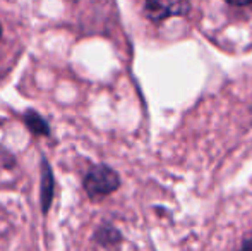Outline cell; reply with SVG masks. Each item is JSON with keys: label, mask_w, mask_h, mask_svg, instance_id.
Listing matches in <instances>:
<instances>
[{"label": "cell", "mask_w": 252, "mask_h": 251, "mask_svg": "<svg viewBox=\"0 0 252 251\" xmlns=\"http://www.w3.org/2000/svg\"><path fill=\"white\" fill-rule=\"evenodd\" d=\"M84 188L94 198L105 196L119 188V176L110 167L98 165L88 172L86 179H84Z\"/></svg>", "instance_id": "obj_1"}, {"label": "cell", "mask_w": 252, "mask_h": 251, "mask_svg": "<svg viewBox=\"0 0 252 251\" xmlns=\"http://www.w3.org/2000/svg\"><path fill=\"white\" fill-rule=\"evenodd\" d=\"M146 14L153 21H163L173 16H184L190 9L189 0H146Z\"/></svg>", "instance_id": "obj_2"}, {"label": "cell", "mask_w": 252, "mask_h": 251, "mask_svg": "<svg viewBox=\"0 0 252 251\" xmlns=\"http://www.w3.org/2000/svg\"><path fill=\"white\" fill-rule=\"evenodd\" d=\"M239 251H252V238H251V239H247V241L244 243L242 248H240Z\"/></svg>", "instance_id": "obj_3"}, {"label": "cell", "mask_w": 252, "mask_h": 251, "mask_svg": "<svg viewBox=\"0 0 252 251\" xmlns=\"http://www.w3.org/2000/svg\"><path fill=\"white\" fill-rule=\"evenodd\" d=\"M226 2L233 3V5H247V3H251L252 0H226Z\"/></svg>", "instance_id": "obj_4"}, {"label": "cell", "mask_w": 252, "mask_h": 251, "mask_svg": "<svg viewBox=\"0 0 252 251\" xmlns=\"http://www.w3.org/2000/svg\"><path fill=\"white\" fill-rule=\"evenodd\" d=\"M0 36H2V28H0Z\"/></svg>", "instance_id": "obj_5"}]
</instances>
